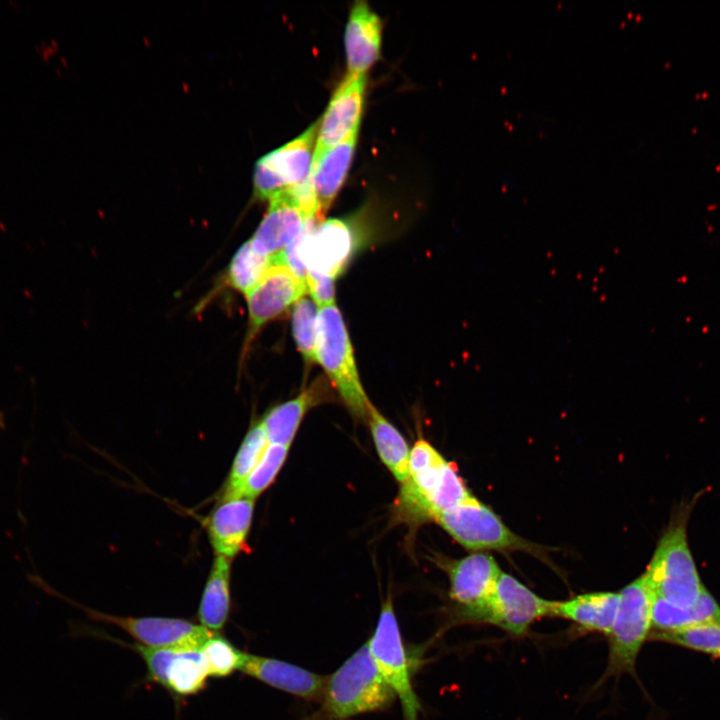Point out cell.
<instances>
[{
  "label": "cell",
  "instance_id": "11",
  "mask_svg": "<svg viewBox=\"0 0 720 720\" xmlns=\"http://www.w3.org/2000/svg\"><path fill=\"white\" fill-rule=\"evenodd\" d=\"M441 566L449 578L454 618L461 623H470L496 586L502 572L498 563L491 554L474 552L458 560L443 561Z\"/></svg>",
  "mask_w": 720,
  "mask_h": 720
},
{
  "label": "cell",
  "instance_id": "23",
  "mask_svg": "<svg viewBox=\"0 0 720 720\" xmlns=\"http://www.w3.org/2000/svg\"><path fill=\"white\" fill-rule=\"evenodd\" d=\"M710 622H720V606L706 588L690 607H677L653 598L650 636Z\"/></svg>",
  "mask_w": 720,
  "mask_h": 720
},
{
  "label": "cell",
  "instance_id": "30",
  "mask_svg": "<svg viewBox=\"0 0 720 720\" xmlns=\"http://www.w3.org/2000/svg\"><path fill=\"white\" fill-rule=\"evenodd\" d=\"M290 446L269 444L262 458L247 478L241 497L255 500L274 481L282 468Z\"/></svg>",
  "mask_w": 720,
  "mask_h": 720
},
{
  "label": "cell",
  "instance_id": "10",
  "mask_svg": "<svg viewBox=\"0 0 720 720\" xmlns=\"http://www.w3.org/2000/svg\"><path fill=\"white\" fill-rule=\"evenodd\" d=\"M448 461L427 441L419 440L410 453L409 474L395 504L399 521L418 525L433 521L432 503Z\"/></svg>",
  "mask_w": 720,
  "mask_h": 720
},
{
  "label": "cell",
  "instance_id": "33",
  "mask_svg": "<svg viewBox=\"0 0 720 720\" xmlns=\"http://www.w3.org/2000/svg\"><path fill=\"white\" fill-rule=\"evenodd\" d=\"M3 425L2 417L0 416V427Z\"/></svg>",
  "mask_w": 720,
  "mask_h": 720
},
{
  "label": "cell",
  "instance_id": "15",
  "mask_svg": "<svg viewBox=\"0 0 720 720\" xmlns=\"http://www.w3.org/2000/svg\"><path fill=\"white\" fill-rule=\"evenodd\" d=\"M269 202V209L250 241L260 254L277 258L317 220L302 208L291 192Z\"/></svg>",
  "mask_w": 720,
  "mask_h": 720
},
{
  "label": "cell",
  "instance_id": "26",
  "mask_svg": "<svg viewBox=\"0 0 720 720\" xmlns=\"http://www.w3.org/2000/svg\"><path fill=\"white\" fill-rule=\"evenodd\" d=\"M269 444L261 421L254 424L247 432L235 455L231 470L221 490L220 501L241 497L247 478L262 458Z\"/></svg>",
  "mask_w": 720,
  "mask_h": 720
},
{
  "label": "cell",
  "instance_id": "31",
  "mask_svg": "<svg viewBox=\"0 0 720 720\" xmlns=\"http://www.w3.org/2000/svg\"><path fill=\"white\" fill-rule=\"evenodd\" d=\"M201 651L207 662L209 674L213 677H226L239 671L247 654L219 633H214L204 643Z\"/></svg>",
  "mask_w": 720,
  "mask_h": 720
},
{
  "label": "cell",
  "instance_id": "8",
  "mask_svg": "<svg viewBox=\"0 0 720 720\" xmlns=\"http://www.w3.org/2000/svg\"><path fill=\"white\" fill-rule=\"evenodd\" d=\"M556 604L557 601L540 597L510 574L501 572L488 601L470 623L490 624L521 637L536 621L554 616Z\"/></svg>",
  "mask_w": 720,
  "mask_h": 720
},
{
  "label": "cell",
  "instance_id": "32",
  "mask_svg": "<svg viewBox=\"0 0 720 720\" xmlns=\"http://www.w3.org/2000/svg\"><path fill=\"white\" fill-rule=\"evenodd\" d=\"M306 284L308 293L311 295L312 301L318 309L335 304V286L333 279L308 273Z\"/></svg>",
  "mask_w": 720,
  "mask_h": 720
},
{
  "label": "cell",
  "instance_id": "19",
  "mask_svg": "<svg viewBox=\"0 0 720 720\" xmlns=\"http://www.w3.org/2000/svg\"><path fill=\"white\" fill-rule=\"evenodd\" d=\"M358 134L340 144L314 154L309 181L320 217L327 212L349 171Z\"/></svg>",
  "mask_w": 720,
  "mask_h": 720
},
{
  "label": "cell",
  "instance_id": "21",
  "mask_svg": "<svg viewBox=\"0 0 720 720\" xmlns=\"http://www.w3.org/2000/svg\"><path fill=\"white\" fill-rule=\"evenodd\" d=\"M327 393L324 381L319 379L295 398L269 410L261 421L269 443L290 446L306 413L327 400Z\"/></svg>",
  "mask_w": 720,
  "mask_h": 720
},
{
  "label": "cell",
  "instance_id": "9",
  "mask_svg": "<svg viewBox=\"0 0 720 720\" xmlns=\"http://www.w3.org/2000/svg\"><path fill=\"white\" fill-rule=\"evenodd\" d=\"M319 121L282 147L266 154L256 164L254 187L256 195L272 199L298 189L310 175L317 140Z\"/></svg>",
  "mask_w": 720,
  "mask_h": 720
},
{
  "label": "cell",
  "instance_id": "27",
  "mask_svg": "<svg viewBox=\"0 0 720 720\" xmlns=\"http://www.w3.org/2000/svg\"><path fill=\"white\" fill-rule=\"evenodd\" d=\"M275 263H278L276 258L260 254L248 240L234 254L224 282L247 295Z\"/></svg>",
  "mask_w": 720,
  "mask_h": 720
},
{
  "label": "cell",
  "instance_id": "3",
  "mask_svg": "<svg viewBox=\"0 0 720 720\" xmlns=\"http://www.w3.org/2000/svg\"><path fill=\"white\" fill-rule=\"evenodd\" d=\"M614 623L607 634L608 661L599 684L610 677L635 675L640 651L652 630L653 592L645 574L619 591Z\"/></svg>",
  "mask_w": 720,
  "mask_h": 720
},
{
  "label": "cell",
  "instance_id": "18",
  "mask_svg": "<svg viewBox=\"0 0 720 720\" xmlns=\"http://www.w3.org/2000/svg\"><path fill=\"white\" fill-rule=\"evenodd\" d=\"M383 24L379 16L362 0H357L349 14L344 44L349 74L366 75L378 60Z\"/></svg>",
  "mask_w": 720,
  "mask_h": 720
},
{
  "label": "cell",
  "instance_id": "13",
  "mask_svg": "<svg viewBox=\"0 0 720 720\" xmlns=\"http://www.w3.org/2000/svg\"><path fill=\"white\" fill-rule=\"evenodd\" d=\"M308 293L307 285L285 264L275 263L262 280L247 294V349L259 330L279 317Z\"/></svg>",
  "mask_w": 720,
  "mask_h": 720
},
{
  "label": "cell",
  "instance_id": "6",
  "mask_svg": "<svg viewBox=\"0 0 720 720\" xmlns=\"http://www.w3.org/2000/svg\"><path fill=\"white\" fill-rule=\"evenodd\" d=\"M366 643L381 675L400 699L404 720H418L421 705L412 685L414 662L404 645L390 593Z\"/></svg>",
  "mask_w": 720,
  "mask_h": 720
},
{
  "label": "cell",
  "instance_id": "22",
  "mask_svg": "<svg viewBox=\"0 0 720 720\" xmlns=\"http://www.w3.org/2000/svg\"><path fill=\"white\" fill-rule=\"evenodd\" d=\"M231 562L221 556L214 558L198 608L201 625L214 633L224 628L230 614Z\"/></svg>",
  "mask_w": 720,
  "mask_h": 720
},
{
  "label": "cell",
  "instance_id": "24",
  "mask_svg": "<svg viewBox=\"0 0 720 720\" xmlns=\"http://www.w3.org/2000/svg\"><path fill=\"white\" fill-rule=\"evenodd\" d=\"M209 676L201 649H174L161 686L177 697L192 696L205 689Z\"/></svg>",
  "mask_w": 720,
  "mask_h": 720
},
{
  "label": "cell",
  "instance_id": "20",
  "mask_svg": "<svg viewBox=\"0 0 720 720\" xmlns=\"http://www.w3.org/2000/svg\"><path fill=\"white\" fill-rule=\"evenodd\" d=\"M619 592L599 591L557 601L554 616L570 621L583 632L609 633L619 606Z\"/></svg>",
  "mask_w": 720,
  "mask_h": 720
},
{
  "label": "cell",
  "instance_id": "25",
  "mask_svg": "<svg viewBox=\"0 0 720 720\" xmlns=\"http://www.w3.org/2000/svg\"><path fill=\"white\" fill-rule=\"evenodd\" d=\"M378 455L402 484L409 474L410 449L402 434L370 403L367 420Z\"/></svg>",
  "mask_w": 720,
  "mask_h": 720
},
{
  "label": "cell",
  "instance_id": "4",
  "mask_svg": "<svg viewBox=\"0 0 720 720\" xmlns=\"http://www.w3.org/2000/svg\"><path fill=\"white\" fill-rule=\"evenodd\" d=\"M316 359L350 412L366 421L371 402L361 384L349 334L335 304L318 309Z\"/></svg>",
  "mask_w": 720,
  "mask_h": 720
},
{
  "label": "cell",
  "instance_id": "28",
  "mask_svg": "<svg viewBox=\"0 0 720 720\" xmlns=\"http://www.w3.org/2000/svg\"><path fill=\"white\" fill-rule=\"evenodd\" d=\"M650 639L720 658V622L704 623L679 631L655 634L651 635Z\"/></svg>",
  "mask_w": 720,
  "mask_h": 720
},
{
  "label": "cell",
  "instance_id": "34",
  "mask_svg": "<svg viewBox=\"0 0 720 720\" xmlns=\"http://www.w3.org/2000/svg\"><path fill=\"white\" fill-rule=\"evenodd\" d=\"M309 720H315V719L311 718V719H309Z\"/></svg>",
  "mask_w": 720,
  "mask_h": 720
},
{
  "label": "cell",
  "instance_id": "12",
  "mask_svg": "<svg viewBox=\"0 0 720 720\" xmlns=\"http://www.w3.org/2000/svg\"><path fill=\"white\" fill-rule=\"evenodd\" d=\"M97 621L115 625L138 644L150 648L201 649L214 634L201 624L180 618L123 617L94 610H87Z\"/></svg>",
  "mask_w": 720,
  "mask_h": 720
},
{
  "label": "cell",
  "instance_id": "2",
  "mask_svg": "<svg viewBox=\"0 0 720 720\" xmlns=\"http://www.w3.org/2000/svg\"><path fill=\"white\" fill-rule=\"evenodd\" d=\"M687 515L671 521L644 573L654 598L677 607L692 606L705 589L688 545Z\"/></svg>",
  "mask_w": 720,
  "mask_h": 720
},
{
  "label": "cell",
  "instance_id": "5",
  "mask_svg": "<svg viewBox=\"0 0 720 720\" xmlns=\"http://www.w3.org/2000/svg\"><path fill=\"white\" fill-rule=\"evenodd\" d=\"M352 225L343 219L313 224L281 254L282 262L296 275L308 273L335 280L358 246Z\"/></svg>",
  "mask_w": 720,
  "mask_h": 720
},
{
  "label": "cell",
  "instance_id": "17",
  "mask_svg": "<svg viewBox=\"0 0 720 720\" xmlns=\"http://www.w3.org/2000/svg\"><path fill=\"white\" fill-rule=\"evenodd\" d=\"M254 511V500L245 497L221 500L205 521L216 556L232 560L245 547Z\"/></svg>",
  "mask_w": 720,
  "mask_h": 720
},
{
  "label": "cell",
  "instance_id": "16",
  "mask_svg": "<svg viewBox=\"0 0 720 720\" xmlns=\"http://www.w3.org/2000/svg\"><path fill=\"white\" fill-rule=\"evenodd\" d=\"M239 671L309 701L322 700L328 678L289 662L249 653Z\"/></svg>",
  "mask_w": 720,
  "mask_h": 720
},
{
  "label": "cell",
  "instance_id": "29",
  "mask_svg": "<svg viewBox=\"0 0 720 720\" xmlns=\"http://www.w3.org/2000/svg\"><path fill=\"white\" fill-rule=\"evenodd\" d=\"M317 316L318 310L313 301L305 296L299 299L292 312V331L299 352L306 363L317 362Z\"/></svg>",
  "mask_w": 720,
  "mask_h": 720
},
{
  "label": "cell",
  "instance_id": "7",
  "mask_svg": "<svg viewBox=\"0 0 720 720\" xmlns=\"http://www.w3.org/2000/svg\"><path fill=\"white\" fill-rule=\"evenodd\" d=\"M467 550H522L537 554V546L513 533L476 498L439 514L435 520Z\"/></svg>",
  "mask_w": 720,
  "mask_h": 720
},
{
  "label": "cell",
  "instance_id": "1",
  "mask_svg": "<svg viewBox=\"0 0 720 720\" xmlns=\"http://www.w3.org/2000/svg\"><path fill=\"white\" fill-rule=\"evenodd\" d=\"M395 698L365 643L328 676L322 706L312 718L347 720L362 713L384 710Z\"/></svg>",
  "mask_w": 720,
  "mask_h": 720
},
{
  "label": "cell",
  "instance_id": "14",
  "mask_svg": "<svg viewBox=\"0 0 720 720\" xmlns=\"http://www.w3.org/2000/svg\"><path fill=\"white\" fill-rule=\"evenodd\" d=\"M366 75L349 74L336 88L319 121L314 154L358 134L365 100Z\"/></svg>",
  "mask_w": 720,
  "mask_h": 720
}]
</instances>
